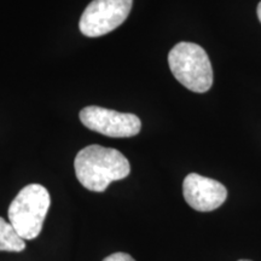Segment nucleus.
<instances>
[{
  "instance_id": "f257e3e1",
  "label": "nucleus",
  "mask_w": 261,
  "mask_h": 261,
  "mask_svg": "<svg viewBox=\"0 0 261 261\" xmlns=\"http://www.w3.org/2000/svg\"><path fill=\"white\" fill-rule=\"evenodd\" d=\"M77 180L87 190L103 192L110 182L128 177V160L119 150L89 145L77 152L74 161Z\"/></svg>"
},
{
  "instance_id": "f03ea898",
  "label": "nucleus",
  "mask_w": 261,
  "mask_h": 261,
  "mask_svg": "<svg viewBox=\"0 0 261 261\" xmlns=\"http://www.w3.org/2000/svg\"><path fill=\"white\" fill-rule=\"evenodd\" d=\"M169 69L188 90L204 93L213 85V69L207 52L194 42H179L169 51Z\"/></svg>"
},
{
  "instance_id": "7ed1b4c3",
  "label": "nucleus",
  "mask_w": 261,
  "mask_h": 261,
  "mask_svg": "<svg viewBox=\"0 0 261 261\" xmlns=\"http://www.w3.org/2000/svg\"><path fill=\"white\" fill-rule=\"evenodd\" d=\"M50 204L51 197L46 188L40 184H29L10 204L9 221L23 240H34L41 232Z\"/></svg>"
},
{
  "instance_id": "20e7f679",
  "label": "nucleus",
  "mask_w": 261,
  "mask_h": 261,
  "mask_svg": "<svg viewBox=\"0 0 261 261\" xmlns=\"http://www.w3.org/2000/svg\"><path fill=\"white\" fill-rule=\"evenodd\" d=\"M132 4L133 0H93L81 15L80 32L89 38L113 32L128 17Z\"/></svg>"
},
{
  "instance_id": "39448f33",
  "label": "nucleus",
  "mask_w": 261,
  "mask_h": 261,
  "mask_svg": "<svg viewBox=\"0 0 261 261\" xmlns=\"http://www.w3.org/2000/svg\"><path fill=\"white\" fill-rule=\"evenodd\" d=\"M80 120L89 129L112 138H129L138 135L142 128L140 119L135 114L119 113L97 106L84 108Z\"/></svg>"
},
{
  "instance_id": "423d86ee",
  "label": "nucleus",
  "mask_w": 261,
  "mask_h": 261,
  "mask_svg": "<svg viewBox=\"0 0 261 261\" xmlns=\"http://www.w3.org/2000/svg\"><path fill=\"white\" fill-rule=\"evenodd\" d=\"M182 194L191 208L198 212H212L219 208L227 197V190L214 179L190 173L182 182Z\"/></svg>"
},
{
  "instance_id": "0eeeda50",
  "label": "nucleus",
  "mask_w": 261,
  "mask_h": 261,
  "mask_svg": "<svg viewBox=\"0 0 261 261\" xmlns=\"http://www.w3.org/2000/svg\"><path fill=\"white\" fill-rule=\"evenodd\" d=\"M25 249L23 240L10 221L0 217V252L19 253Z\"/></svg>"
},
{
  "instance_id": "6e6552de",
  "label": "nucleus",
  "mask_w": 261,
  "mask_h": 261,
  "mask_svg": "<svg viewBox=\"0 0 261 261\" xmlns=\"http://www.w3.org/2000/svg\"><path fill=\"white\" fill-rule=\"evenodd\" d=\"M103 261H136V260L133 259L129 254L119 252V253H114V254H112V255L107 256Z\"/></svg>"
},
{
  "instance_id": "1a4fd4ad",
  "label": "nucleus",
  "mask_w": 261,
  "mask_h": 261,
  "mask_svg": "<svg viewBox=\"0 0 261 261\" xmlns=\"http://www.w3.org/2000/svg\"><path fill=\"white\" fill-rule=\"evenodd\" d=\"M257 18H259V21L261 22V2L259 3V5H257Z\"/></svg>"
},
{
  "instance_id": "9d476101",
  "label": "nucleus",
  "mask_w": 261,
  "mask_h": 261,
  "mask_svg": "<svg viewBox=\"0 0 261 261\" xmlns=\"http://www.w3.org/2000/svg\"><path fill=\"white\" fill-rule=\"evenodd\" d=\"M238 261H250V260H238Z\"/></svg>"
}]
</instances>
